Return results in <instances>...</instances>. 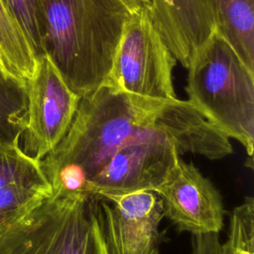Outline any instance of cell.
Listing matches in <instances>:
<instances>
[{
    "label": "cell",
    "instance_id": "6da1fadb",
    "mask_svg": "<svg viewBox=\"0 0 254 254\" xmlns=\"http://www.w3.org/2000/svg\"><path fill=\"white\" fill-rule=\"evenodd\" d=\"M160 132L175 139L181 155L217 160L231 152L229 138L190 101L154 102L102 83L80 97L67 133L40 160L52 194L83 193L87 182L115 152Z\"/></svg>",
    "mask_w": 254,
    "mask_h": 254
},
{
    "label": "cell",
    "instance_id": "7a4b0ae2",
    "mask_svg": "<svg viewBox=\"0 0 254 254\" xmlns=\"http://www.w3.org/2000/svg\"><path fill=\"white\" fill-rule=\"evenodd\" d=\"M43 55L83 97L105 80L130 14L122 0H42Z\"/></svg>",
    "mask_w": 254,
    "mask_h": 254
},
{
    "label": "cell",
    "instance_id": "3957f363",
    "mask_svg": "<svg viewBox=\"0 0 254 254\" xmlns=\"http://www.w3.org/2000/svg\"><path fill=\"white\" fill-rule=\"evenodd\" d=\"M187 68L188 101L225 136L239 141L253 162L254 70L216 28Z\"/></svg>",
    "mask_w": 254,
    "mask_h": 254
},
{
    "label": "cell",
    "instance_id": "277c9868",
    "mask_svg": "<svg viewBox=\"0 0 254 254\" xmlns=\"http://www.w3.org/2000/svg\"><path fill=\"white\" fill-rule=\"evenodd\" d=\"M0 254H107L98 198L52 194L0 236Z\"/></svg>",
    "mask_w": 254,
    "mask_h": 254
},
{
    "label": "cell",
    "instance_id": "5b68a950",
    "mask_svg": "<svg viewBox=\"0 0 254 254\" xmlns=\"http://www.w3.org/2000/svg\"><path fill=\"white\" fill-rule=\"evenodd\" d=\"M176 63L177 59L162 38L151 10L131 11L103 83L146 100L175 101L178 99L173 84Z\"/></svg>",
    "mask_w": 254,
    "mask_h": 254
},
{
    "label": "cell",
    "instance_id": "8992f818",
    "mask_svg": "<svg viewBox=\"0 0 254 254\" xmlns=\"http://www.w3.org/2000/svg\"><path fill=\"white\" fill-rule=\"evenodd\" d=\"M175 139L154 133L120 148L95 173L83 193L97 198L136 191H154L168 178L180 157Z\"/></svg>",
    "mask_w": 254,
    "mask_h": 254
},
{
    "label": "cell",
    "instance_id": "52a82bcc",
    "mask_svg": "<svg viewBox=\"0 0 254 254\" xmlns=\"http://www.w3.org/2000/svg\"><path fill=\"white\" fill-rule=\"evenodd\" d=\"M28 86V123L21 149L40 161L67 133L76 113L80 96L64 82L57 67L46 56L37 58Z\"/></svg>",
    "mask_w": 254,
    "mask_h": 254
},
{
    "label": "cell",
    "instance_id": "ba28073f",
    "mask_svg": "<svg viewBox=\"0 0 254 254\" xmlns=\"http://www.w3.org/2000/svg\"><path fill=\"white\" fill-rule=\"evenodd\" d=\"M107 254H159L164 205L149 190L98 198Z\"/></svg>",
    "mask_w": 254,
    "mask_h": 254
},
{
    "label": "cell",
    "instance_id": "9c48e42d",
    "mask_svg": "<svg viewBox=\"0 0 254 254\" xmlns=\"http://www.w3.org/2000/svg\"><path fill=\"white\" fill-rule=\"evenodd\" d=\"M154 192L163 201L164 216L178 231L197 235L222 229L225 210L221 195L193 164L180 158Z\"/></svg>",
    "mask_w": 254,
    "mask_h": 254
},
{
    "label": "cell",
    "instance_id": "30bf717a",
    "mask_svg": "<svg viewBox=\"0 0 254 254\" xmlns=\"http://www.w3.org/2000/svg\"><path fill=\"white\" fill-rule=\"evenodd\" d=\"M52 193L40 161L20 147L0 149V236Z\"/></svg>",
    "mask_w": 254,
    "mask_h": 254
},
{
    "label": "cell",
    "instance_id": "8fae6325",
    "mask_svg": "<svg viewBox=\"0 0 254 254\" xmlns=\"http://www.w3.org/2000/svg\"><path fill=\"white\" fill-rule=\"evenodd\" d=\"M151 13L165 43L185 67L215 28L210 0H154Z\"/></svg>",
    "mask_w": 254,
    "mask_h": 254
},
{
    "label": "cell",
    "instance_id": "7c38bea8",
    "mask_svg": "<svg viewBox=\"0 0 254 254\" xmlns=\"http://www.w3.org/2000/svg\"><path fill=\"white\" fill-rule=\"evenodd\" d=\"M215 28L254 70V0H210Z\"/></svg>",
    "mask_w": 254,
    "mask_h": 254
},
{
    "label": "cell",
    "instance_id": "4fadbf2b",
    "mask_svg": "<svg viewBox=\"0 0 254 254\" xmlns=\"http://www.w3.org/2000/svg\"><path fill=\"white\" fill-rule=\"evenodd\" d=\"M28 106L27 82L0 70V149L21 148Z\"/></svg>",
    "mask_w": 254,
    "mask_h": 254
},
{
    "label": "cell",
    "instance_id": "5bb4252c",
    "mask_svg": "<svg viewBox=\"0 0 254 254\" xmlns=\"http://www.w3.org/2000/svg\"><path fill=\"white\" fill-rule=\"evenodd\" d=\"M0 58L5 71L28 82L32 77L37 57L18 21L0 0Z\"/></svg>",
    "mask_w": 254,
    "mask_h": 254
},
{
    "label": "cell",
    "instance_id": "9a60e30c",
    "mask_svg": "<svg viewBox=\"0 0 254 254\" xmlns=\"http://www.w3.org/2000/svg\"><path fill=\"white\" fill-rule=\"evenodd\" d=\"M219 254H254L253 196H246L232 210L227 238L220 243Z\"/></svg>",
    "mask_w": 254,
    "mask_h": 254
},
{
    "label": "cell",
    "instance_id": "2e32d148",
    "mask_svg": "<svg viewBox=\"0 0 254 254\" xmlns=\"http://www.w3.org/2000/svg\"><path fill=\"white\" fill-rule=\"evenodd\" d=\"M24 31L36 57L43 55L44 11L42 0H3Z\"/></svg>",
    "mask_w": 254,
    "mask_h": 254
},
{
    "label": "cell",
    "instance_id": "e0dca14e",
    "mask_svg": "<svg viewBox=\"0 0 254 254\" xmlns=\"http://www.w3.org/2000/svg\"><path fill=\"white\" fill-rule=\"evenodd\" d=\"M191 254H219L220 242L218 233L192 235Z\"/></svg>",
    "mask_w": 254,
    "mask_h": 254
},
{
    "label": "cell",
    "instance_id": "ac0fdd59",
    "mask_svg": "<svg viewBox=\"0 0 254 254\" xmlns=\"http://www.w3.org/2000/svg\"><path fill=\"white\" fill-rule=\"evenodd\" d=\"M124 4L129 8L130 11H135L138 9H150L153 8L154 0H122Z\"/></svg>",
    "mask_w": 254,
    "mask_h": 254
},
{
    "label": "cell",
    "instance_id": "d6986e66",
    "mask_svg": "<svg viewBox=\"0 0 254 254\" xmlns=\"http://www.w3.org/2000/svg\"><path fill=\"white\" fill-rule=\"evenodd\" d=\"M0 70H4V71H5L4 64H3V62H2V60H1V58H0Z\"/></svg>",
    "mask_w": 254,
    "mask_h": 254
}]
</instances>
